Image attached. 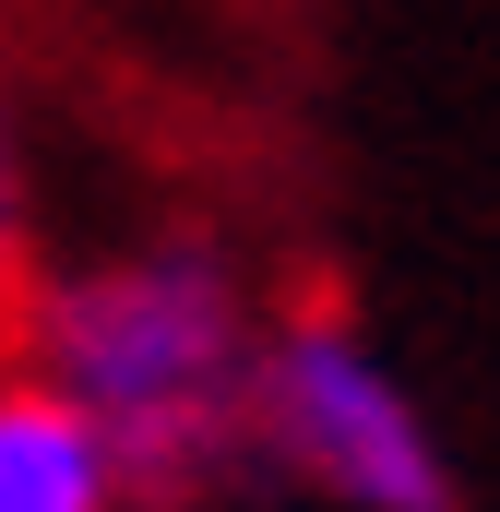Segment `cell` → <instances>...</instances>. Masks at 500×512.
<instances>
[{
    "mask_svg": "<svg viewBox=\"0 0 500 512\" xmlns=\"http://www.w3.org/2000/svg\"><path fill=\"white\" fill-rule=\"evenodd\" d=\"M0 346L120 441L143 501H191L239 477L250 382L274 346V286L250 274L227 227L143 215L108 239L36 251V274L0 310Z\"/></svg>",
    "mask_w": 500,
    "mask_h": 512,
    "instance_id": "1",
    "label": "cell"
},
{
    "mask_svg": "<svg viewBox=\"0 0 500 512\" xmlns=\"http://www.w3.org/2000/svg\"><path fill=\"white\" fill-rule=\"evenodd\" d=\"M239 477L286 512H453V441L346 310H274Z\"/></svg>",
    "mask_w": 500,
    "mask_h": 512,
    "instance_id": "2",
    "label": "cell"
},
{
    "mask_svg": "<svg viewBox=\"0 0 500 512\" xmlns=\"http://www.w3.org/2000/svg\"><path fill=\"white\" fill-rule=\"evenodd\" d=\"M0 512H143L131 453L0 346Z\"/></svg>",
    "mask_w": 500,
    "mask_h": 512,
    "instance_id": "3",
    "label": "cell"
},
{
    "mask_svg": "<svg viewBox=\"0 0 500 512\" xmlns=\"http://www.w3.org/2000/svg\"><path fill=\"white\" fill-rule=\"evenodd\" d=\"M36 251H48V155H36L24 60H12V36H0V310H12V286L36 274Z\"/></svg>",
    "mask_w": 500,
    "mask_h": 512,
    "instance_id": "4",
    "label": "cell"
}]
</instances>
